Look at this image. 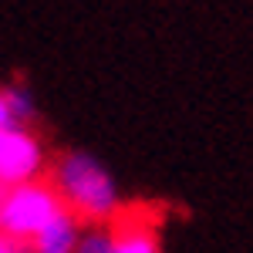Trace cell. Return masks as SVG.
<instances>
[{"label": "cell", "mask_w": 253, "mask_h": 253, "mask_svg": "<svg viewBox=\"0 0 253 253\" xmlns=\"http://www.w3.org/2000/svg\"><path fill=\"white\" fill-rule=\"evenodd\" d=\"M51 182L58 186L68 210L88 226H108L122 216V193L115 175L84 149H68L51 166Z\"/></svg>", "instance_id": "cell-1"}, {"label": "cell", "mask_w": 253, "mask_h": 253, "mask_svg": "<svg viewBox=\"0 0 253 253\" xmlns=\"http://www.w3.org/2000/svg\"><path fill=\"white\" fill-rule=\"evenodd\" d=\"M68 213L58 186L51 179L24 182L14 189H0V236H14L34 243L58 216Z\"/></svg>", "instance_id": "cell-2"}, {"label": "cell", "mask_w": 253, "mask_h": 253, "mask_svg": "<svg viewBox=\"0 0 253 253\" xmlns=\"http://www.w3.org/2000/svg\"><path fill=\"white\" fill-rule=\"evenodd\" d=\"M78 253H162V240L145 216L122 213L108 226H88Z\"/></svg>", "instance_id": "cell-3"}, {"label": "cell", "mask_w": 253, "mask_h": 253, "mask_svg": "<svg viewBox=\"0 0 253 253\" xmlns=\"http://www.w3.org/2000/svg\"><path fill=\"white\" fill-rule=\"evenodd\" d=\"M44 166H47L44 145L31 128L0 132V189L44 179Z\"/></svg>", "instance_id": "cell-4"}, {"label": "cell", "mask_w": 253, "mask_h": 253, "mask_svg": "<svg viewBox=\"0 0 253 253\" xmlns=\"http://www.w3.org/2000/svg\"><path fill=\"white\" fill-rule=\"evenodd\" d=\"M81 236H84V223L68 210V213L58 216V219L31 243V250L34 253H78Z\"/></svg>", "instance_id": "cell-5"}, {"label": "cell", "mask_w": 253, "mask_h": 253, "mask_svg": "<svg viewBox=\"0 0 253 253\" xmlns=\"http://www.w3.org/2000/svg\"><path fill=\"white\" fill-rule=\"evenodd\" d=\"M38 115V105L24 84H3L0 88V132L27 128Z\"/></svg>", "instance_id": "cell-6"}]
</instances>
